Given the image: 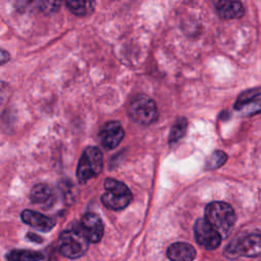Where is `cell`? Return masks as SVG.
<instances>
[{"label":"cell","mask_w":261,"mask_h":261,"mask_svg":"<svg viewBox=\"0 0 261 261\" xmlns=\"http://www.w3.org/2000/svg\"><path fill=\"white\" fill-rule=\"evenodd\" d=\"M204 218L222 238H226L230 233L236 223L233 208L229 204L219 201L211 202L206 206Z\"/></svg>","instance_id":"6da1fadb"},{"label":"cell","mask_w":261,"mask_h":261,"mask_svg":"<svg viewBox=\"0 0 261 261\" xmlns=\"http://www.w3.org/2000/svg\"><path fill=\"white\" fill-rule=\"evenodd\" d=\"M88 246L89 241L82 232L79 224L62 231L57 243L59 253L69 259L82 257L88 250Z\"/></svg>","instance_id":"7a4b0ae2"},{"label":"cell","mask_w":261,"mask_h":261,"mask_svg":"<svg viewBox=\"0 0 261 261\" xmlns=\"http://www.w3.org/2000/svg\"><path fill=\"white\" fill-rule=\"evenodd\" d=\"M104 189L105 192L101 196V202L110 210H122L132 202V192L122 181L108 177L104 181Z\"/></svg>","instance_id":"3957f363"},{"label":"cell","mask_w":261,"mask_h":261,"mask_svg":"<svg viewBox=\"0 0 261 261\" xmlns=\"http://www.w3.org/2000/svg\"><path fill=\"white\" fill-rule=\"evenodd\" d=\"M223 254L229 259L239 257H258L261 255V232H251L230 242Z\"/></svg>","instance_id":"277c9868"},{"label":"cell","mask_w":261,"mask_h":261,"mask_svg":"<svg viewBox=\"0 0 261 261\" xmlns=\"http://www.w3.org/2000/svg\"><path fill=\"white\" fill-rule=\"evenodd\" d=\"M130 118L142 125H148L157 120L158 109L153 99L144 94L135 96L128 105Z\"/></svg>","instance_id":"5b68a950"},{"label":"cell","mask_w":261,"mask_h":261,"mask_svg":"<svg viewBox=\"0 0 261 261\" xmlns=\"http://www.w3.org/2000/svg\"><path fill=\"white\" fill-rule=\"evenodd\" d=\"M102 168V152L97 147H87L80 158L76 168V177L80 182H86L100 174Z\"/></svg>","instance_id":"8992f818"},{"label":"cell","mask_w":261,"mask_h":261,"mask_svg":"<svg viewBox=\"0 0 261 261\" xmlns=\"http://www.w3.org/2000/svg\"><path fill=\"white\" fill-rule=\"evenodd\" d=\"M194 236L196 242L207 250L216 249L222 239L219 232L205 218L196 220L194 224Z\"/></svg>","instance_id":"52a82bcc"},{"label":"cell","mask_w":261,"mask_h":261,"mask_svg":"<svg viewBox=\"0 0 261 261\" xmlns=\"http://www.w3.org/2000/svg\"><path fill=\"white\" fill-rule=\"evenodd\" d=\"M79 225L89 243H98L102 239L104 226L101 218L97 214L92 212L84 214Z\"/></svg>","instance_id":"ba28073f"},{"label":"cell","mask_w":261,"mask_h":261,"mask_svg":"<svg viewBox=\"0 0 261 261\" xmlns=\"http://www.w3.org/2000/svg\"><path fill=\"white\" fill-rule=\"evenodd\" d=\"M98 137L102 146L110 150L114 149L120 144L124 137V130L118 121L111 120L102 126Z\"/></svg>","instance_id":"9c48e42d"},{"label":"cell","mask_w":261,"mask_h":261,"mask_svg":"<svg viewBox=\"0 0 261 261\" xmlns=\"http://www.w3.org/2000/svg\"><path fill=\"white\" fill-rule=\"evenodd\" d=\"M56 190L52 186L44 182L34 186L30 193L31 201L44 209H47L54 204L56 201Z\"/></svg>","instance_id":"30bf717a"},{"label":"cell","mask_w":261,"mask_h":261,"mask_svg":"<svg viewBox=\"0 0 261 261\" xmlns=\"http://www.w3.org/2000/svg\"><path fill=\"white\" fill-rule=\"evenodd\" d=\"M21 220L28 225L40 231H50L55 226V220L52 217L33 210H23L21 212Z\"/></svg>","instance_id":"8fae6325"},{"label":"cell","mask_w":261,"mask_h":261,"mask_svg":"<svg viewBox=\"0 0 261 261\" xmlns=\"http://www.w3.org/2000/svg\"><path fill=\"white\" fill-rule=\"evenodd\" d=\"M195 248L184 242H177L170 245L166 255L170 261H193L196 257Z\"/></svg>","instance_id":"7c38bea8"},{"label":"cell","mask_w":261,"mask_h":261,"mask_svg":"<svg viewBox=\"0 0 261 261\" xmlns=\"http://www.w3.org/2000/svg\"><path fill=\"white\" fill-rule=\"evenodd\" d=\"M214 6L218 15L224 19L240 18L244 14L243 4L239 1L221 0L215 2Z\"/></svg>","instance_id":"4fadbf2b"},{"label":"cell","mask_w":261,"mask_h":261,"mask_svg":"<svg viewBox=\"0 0 261 261\" xmlns=\"http://www.w3.org/2000/svg\"><path fill=\"white\" fill-rule=\"evenodd\" d=\"M7 261H41L44 255L32 250H11L6 254Z\"/></svg>","instance_id":"5bb4252c"},{"label":"cell","mask_w":261,"mask_h":261,"mask_svg":"<svg viewBox=\"0 0 261 261\" xmlns=\"http://www.w3.org/2000/svg\"><path fill=\"white\" fill-rule=\"evenodd\" d=\"M188 128V120L185 117H178L172 124L169 133V144H174L180 140Z\"/></svg>","instance_id":"9a60e30c"},{"label":"cell","mask_w":261,"mask_h":261,"mask_svg":"<svg viewBox=\"0 0 261 261\" xmlns=\"http://www.w3.org/2000/svg\"><path fill=\"white\" fill-rule=\"evenodd\" d=\"M67 8L75 15H86L92 12L95 2L93 1H66Z\"/></svg>","instance_id":"2e32d148"},{"label":"cell","mask_w":261,"mask_h":261,"mask_svg":"<svg viewBox=\"0 0 261 261\" xmlns=\"http://www.w3.org/2000/svg\"><path fill=\"white\" fill-rule=\"evenodd\" d=\"M227 160V155L220 150H216L212 152L206 160V168L207 169H216L222 166Z\"/></svg>","instance_id":"e0dca14e"},{"label":"cell","mask_w":261,"mask_h":261,"mask_svg":"<svg viewBox=\"0 0 261 261\" xmlns=\"http://www.w3.org/2000/svg\"><path fill=\"white\" fill-rule=\"evenodd\" d=\"M261 95V88H255V89H250L247 90L245 92H243L242 94H240V96L238 97L236 103H234V109L239 110L241 107H243L245 104L254 101V99L258 96Z\"/></svg>","instance_id":"ac0fdd59"},{"label":"cell","mask_w":261,"mask_h":261,"mask_svg":"<svg viewBox=\"0 0 261 261\" xmlns=\"http://www.w3.org/2000/svg\"><path fill=\"white\" fill-rule=\"evenodd\" d=\"M244 115H253L261 112V100H254L239 109Z\"/></svg>","instance_id":"d6986e66"},{"label":"cell","mask_w":261,"mask_h":261,"mask_svg":"<svg viewBox=\"0 0 261 261\" xmlns=\"http://www.w3.org/2000/svg\"><path fill=\"white\" fill-rule=\"evenodd\" d=\"M1 64H4L7 60H9V54L5 50L1 51Z\"/></svg>","instance_id":"ffe728a7"},{"label":"cell","mask_w":261,"mask_h":261,"mask_svg":"<svg viewBox=\"0 0 261 261\" xmlns=\"http://www.w3.org/2000/svg\"><path fill=\"white\" fill-rule=\"evenodd\" d=\"M28 238H29L30 240L34 241V242H38V243H41V242H42V238H40L39 236H37V234H35V233H32V232H30V233L28 234Z\"/></svg>","instance_id":"44dd1931"}]
</instances>
